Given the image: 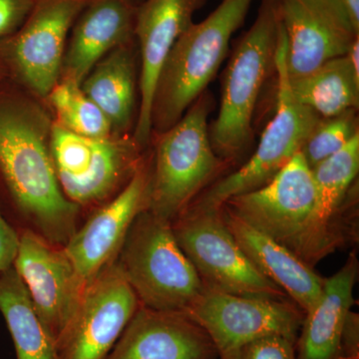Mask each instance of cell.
Masks as SVG:
<instances>
[{
  "instance_id": "30",
  "label": "cell",
  "mask_w": 359,
  "mask_h": 359,
  "mask_svg": "<svg viewBox=\"0 0 359 359\" xmlns=\"http://www.w3.org/2000/svg\"><path fill=\"white\" fill-rule=\"evenodd\" d=\"M342 359H358V316L351 311L341 337Z\"/></svg>"
},
{
  "instance_id": "9",
  "label": "cell",
  "mask_w": 359,
  "mask_h": 359,
  "mask_svg": "<svg viewBox=\"0 0 359 359\" xmlns=\"http://www.w3.org/2000/svg\"><path fill=\"white\" fill-rule=\"evenodd\" d=\"M89 0H36L27 20L0 43L7 78L44 101L61 76L72 26Z\"/></svg>"
},
{
  "instance_id": "21",
  "label": "cell",
  "mask_w": 359,
  "mask_h": 359,
  "mask_svg": "<svg viewBox=\"0 0 359 359\" xmlns=\"http://www.w3.org/2000/svg\"><path fill=\"white\" fill-rule=\"evenodd\" d=\"M358 262L353 254L334 276L325 278L316 304L304 313L297 359H342L341 337L354 302Z\"/></svg>"
},
{
  "instance_id": "12",
  "label": "cell",
  "mask_w": 359,
  "mask_h": 359,
  "mask_svg": "<svg viewBox=\"0 0 359 359\" xmlns=\"http://www.w3.org/2000/svg\"><path fill=\"white\" fill-rule=\"evenodd\" d=\"M18 231L20 248L13 268L56 344L77 313L87 285L65 247L52 244L29 229Z\"/></svg>"
},
{
  "instance_id": "6",
  "label": "cell",
  "mask_w": 359,
  "mask_h": 359,
  "mask_svg": "<svg viewBox=\"0 0 359 359\" xmlns=\"http://www.w3.org/2000/svg\"><path fill=\"white\" fill-rule=\"evenodd\" d=\"M285 32L280 22L275 57L278 79L276 113L262 134L257 150L244 166L211 184L188 208L221 209L231 198L266 185L301 152L304 142L320 121V116L292 95L285 68Z\"/></svg>"
},
{
  "instance_id": "18",
  "label": "cell",
  "mask_w": 359,
  "mask_h": 359,
  "mask_svg": "<svg viewBox=\"0 0 359 359\" xmlns=\"http://www.w3.org/2000/svg\"><path fill=\"white\" fill-rule=\"evenodd\" d=\"M276 6L287 41L285 68L290 80L346 55L351 42L359 36L347 23L301 0H276Z\"/></svg>"
},
{
  "instance_id": "1",
  "label": "cell",
  "mask_w": 359,
  "mask_h": 359,
  "mask_svg": "<svg viewBox=\"0 0 359 359\" xmlns=\"http://www.w3.org/2000/svg\"><path fill=\"white\" fill-rule=\"evenodd\" d=\"M53 118L42 100L6 80L0 84V204L18 229L67 244L81 209L65 197L50 155Z\"/></svg>"
},
{
  "instance_id": "15",
  "label": "cell",
  "mask_w": 359,
  "mask_h": 359,
  "mask_svg": "<svg viewBox=\"0 0 359 359\" xmlns=\"http://www.w3.org/2000/svg\"><path fill=\"white\" fill-rule=\"evenodd\" d=\"M205 0H143L135 14L134 39L141 56L140 104L133 137L145 149L152 138L151 107L160 71L177 40L193 25Z\"/></svg>"
},
{
  "instance_id": "25",
  "label": "cell",
  "mask_w": 359,
  "mask_h": 359,
  "mask_svg": "<svg viewBox=\"0 0 359 359\" xmlns=\"http://www.w3.org/2000/svg\"><path fill=\"white\" fill-rule=\"evenodd\" d=\"M44 102L53 122L67 131L86 137L114 134L109 120L74 80L60 78Z\"/></svg>"
},
{
  "instance_id": "10",
  "label": "cell",
  "mask_w": 359,
  "mask_h": 359,
  "mask_svg": "<svg viewBox=\"0 0 359 359\" xmlns=\"http://www.w3.org/2000/svg\"><path fill=\"white\" fill-rule=\"evenodd\" d=\"M184 313L207 332L219 358L273 335L295 341L304 318L290 299L242 297L208 289Z\"/></svg>"
},
{
  "instance_id": "24",
  "label": "cell",
  "mask_w": 359,
  "mask_h": 359,
  "mask_svg": "<svg viewBox=\"0 0 359 359\" xmlns=\"http://www.w3.org/2000/svg\"><path fill=\"white\" fill-rule=\"evenodd\" d=\"M294 98L321 118H332L358 110L359 79L346 55L327 61L313 72L290 80Z\"/></svg>"
},
{
  "instance_id": "23",
  "label": "cell",
  "mask_w": 359,
  "mask_h": 359,
  "mask_svg": "<svg viewBox=\"0 0 359 359\" xmlns=\"http://www.w3.org/2000/svg\"><path fill=\"white\" fill-rule=\"evenodd\" d=\"M0 313L13 337L16 359H57L55 341L13 266L0 273Z\"/></svg>"
},
{
  "instance_id": "33",
  "label": "cell",
  "mask_w": 359,
  "mask_h": 359,
  "mask_svg": "<svg viewBox=\"0 0 359 359\" xmlns=\"http://www.w3.org/2000/svg\"><path fill=\"white\" fill-rule=\"evenodd\" d=\"M7 79L8 78H7L6 67H4V62H2L1 58H0V84L4 83Z\"/></svg>"
},
{
  "instance_id": "19",
  "label": "cell",
  "mask_w": 359,
  "mask_h": 359,
  "mask_svg": "<svg viewBox=\"0 0 359 359\" xmlns=\"http://www.w3.org/2000/svg\"><path fill=\"white\" fill-rule=\"evenodd\" d=\"M136 8L128 0H89L71 29L60 78L81 84L101 59L134 42Z\"/></svg>"
},
{
  "instance_id": "22",
  "label": "cell",
  "mask_w": 359,
  "mask_h": 359,
  "mask_svg": "<svg viewBox=\"0 0 359 359\" xmlns=\"http://www.w3.org/2000/svg\"><path fill=\"white\" fill-rule=\"evenodd\" d=\"M137 65L134 42L101 59L81 83L82 90L109 120L113 133L127 135L136 108Z\"/></svg>"
},
{
  "instance_id": "31",
  "label": "cell",
  "mask_w": 359,
  "mask_h": 359,
  "mask_svg": "<svg viewBox=\"0 0 359 359\" xmlns=\"http://www.w3.org/2000/svg\"><path fill=\"white\" fill-rule=\"evenodd\" d=\"M301 1L309 7H313L314 9H318V11L339 18V20L347 23L351 27V23L347 20L346 15L344 14V11H342L341 7L337 4V0H301Z\"/></svg>"
},
{
  "instance_id": "16",
  "label": "cell",
  "mask_w": 359,
  "mask_h": 359,
  "mask_svg": "<svg viewBox=\"0 0 359 359\" xmlns=\"http://www.w3.org/2000/svg\"><path fill=\"white\" fill-rule=\"evenodd\" d=\"M207 332L184 311L141 306L105 359H218Z\"/></svg>"
},
{
  "instance_id": "11",
  "label": "cell",
  "mask_w": 359,
  "mask_h": 359,
  "mask_svg": "<svg viewBox=\"0 0 359 359\" xmlns=\"http://www.w3.org/2000/svg\"><path fill=\"white\" fill-rule=\"evenodd\" d=\"M316 197L313 171L299 152L268 184L231 198L222 207L294 254Z\"/></svg>"
},
{
  "instance_id": "28",
  "label": "cell",
  "mask_w": 359,
  "mask_h": 359,
  "mask_svg": "<svg viewBox=\"0 0 359 359\" xmlns=\"http://www.w3.org/2000/svg\"><path fill=\"white\" fill-rule=\"evenodd\" d=\"M36 0H0V43L22 26Z\"/></svg>"
},
{
  "instance_id": "17",
  "label": "cell",
  "mask_w": 359,
  "mask_h": 359,
  "mask_svg": "<svg viewBox=\"0 0 359 359\" xmlns=\"http://www.w3.org/2000/svg\"><path fill=\"white\" fill-rule=\"evenodd\" d=\"M316 197L313 215L294 255L313 268L341 243L340 210L359 171V133L311 169Z\"/></svg>"
},
{
  "instance_id": "13",
  "label": "cell",
  "mask_w": 359,
  "mask_h": 359,
  "mask_svg": "<svg viewBox=\"0 0 359 359\" xmlns=\"http://www.w3.org/2000/svg\"><path fill=\"white\" fill-rule=\"evenodd\" d=\"M139 306L115 259L87 285L72 323L56 342L57 359H105Z\"/></svg>"
},
{
  "instance_id": "14",
  "label": "cell",
  "mask_w": 359,
  "mask_h": 359,
  "mask_svg": "<svg viewBox=\"0 0 359 359\" xmlns=\"http://www.w3.org/2000/svg\"><path fill=\"white\" fill-rule=\"evenodd\" d=\"M151 162L145 161L121 192L95 208L65 245L85 285L117 259L132 224L148 210Z\"/></svg>"
},
{
  "instance_id": "27",
  "label": "cell",
  "mask_w": 359,
  "mask_h": 359,
  "mask_svg": "<svg viewBox=\"0 0 359 359\" xmlns=\"http://www.w3.org/2000/svg\"><path fill=\"white\" fill-rule=\"evenodd\" d=\"M295 341L280 335L255 340L221 359H297Z\"/></svg>"
},
{
  "instance_id": "5",
  "label": "cell",
  "mask_w": 359,
  "mask_h": 359,
  "mask_svg": "<svg viewBox=\"0 0 359 359\" xmlns=\"http://www.w3.org/2000/svg\"><path fill=\"white\" fill-rule=\"evenodd\" d=\"M116 263L146 308L186 311L205 290L177 242L172 223L148 210L132 224Z\"/></svg>"
},
{
  "instance_id": "8",
  "label": "cell",
  "mask_w": 359,
  "mask_h": 359,
  "mask_svg": "<svg viewBox=\"0 0 359 359\" xmlns=\"http://www.w3.org/2000/svg\"><path fill=\"white\" fill-rule=\"evenodd\" d=\"M172 228L205 289L242 297L290 299L245 256L226 228L221 209L187 208L172 222Z\"/></svg>"
},
{
  "instance_id": "32",
  "label": "cell",
  "mask_w": 359,
  "mask_h": 359,
  "mask_svg": "<svg viewBox=\"0 0 359 359\" xmlns=\"http://www.w3.org/2000/svg\"><path fill=\"white\" fill-rule=\"evenodd\" d=\"M354 32L359 34V0H337Z\"/></svg>"
},
{
  "instance_id": "29",
  "label": "cell",
  "mask_w": 359,
  "mask_h": 359,
  "mask_svg": "<svg viewBox=\"0 0 359 359\" xmlns=\"http://www.w3.org/2000/svg\"><path fill=\"white\" fill-rule=\"evenodd\" d=\"M20 248V231L9 222L0 204V273L13 268Z\"/></svg>"
},
{
  "instance_id": "3",
  "label": "cell",
  "mask_w": 359,
  "mask_h": 359,
  "mask_svg": "<svg viewBox=\"0 0 359 359\" xmlns=\"http://www.w3.org/2000/svg\"><path fill=\"white\" fill-rule=\"evenodd\" d=\"M212 107L205 91L173 127L157 135L148 211L158 218L174 222L226 166L210 141Z\"/></svg>"
},
{
  "instance_id": "34",
  "label": "cell",
  "mask_w": 359,
  "mask_h": 359,
  "mask_svg": "<svg viewBox=\"0 0 359 359\" xmlns=\"http://www.w3.org/2000/svg\"><path fill=\"white\" fill-rule=\"evenodd\" d=\"M128 1L130 4H133L134 6L137 7L139 6V4H141L142 1H143V0H128Z\"/></svg>"
},
{
  "instance_id": "26",
  "label": "cell",
  "mask_w": 359,
  "mask_h": 359,
  "mask_svg": "<svg viewBox=\"0 0 359 359\" xmlns=\"http://www.w3.org/2000/svg\"><path fill=\"white\" fill-rule=\"evenodd\" d=\"M358 110L332 118H321L302 145L301 153L311 169L341 150L358 133Z\"/></svg>"
},
{
  "instance_id": "7",
  "label": "cell",
  "mask_w": 359,
  "mask_h": 359,
  "mask_svg": "<svg viewBox=\"0 0 359 359\" xmlns=\"http://www.w3.org/2000/svg\"><path fill=\"white\" fill-rule=\"evenodd\" d=\"M133 135L86 137L53 122L50 155L61 190L80 209L114 198L146 159Z\"/></svg>"
},
{
  "instance_id": "4",
  "label": "cell",
  "mask_w": 359,
  "mask_h": 359,
  "mask_svg": "<svg viewBox=\"0 0 359 359\" xmlns=\"http://www.w3.org/2000/svg\"><path fill=\"white\" fill-rule=\"evenodd\" d=\"M278 29L276 0H264L226 67L218 117L209 127L212 150L226 164L242 157L252 141V116L264 81L275 68Z\"/></svg>"
},
{
  "instance_id": "2",
  "label": "cell",
  "mask_w": 359,
  "mask_h": 359,
  "mask_svg": "<svg viewBox=\"0 0 359 359\" xmlns=\"http://www.w3.org/2000/svg\"><path fill=\"white\" fill-rule=\"evenodd\" d=\"M254 0H223L177 40L160 71L151 107L152 135L173 127L207 89Z\"/></svg>"
},
{
  "instance_id": "20",
  "label": "cell",
  "mask_w": 359,
  "mask_h": 359,
  "mask_svg": "<svg viewBox=\"0 0 359 359\" xmlns=\"http://www.w3.org/2000/svg\"><path fill=\"white\" fill-rule=\"evenodd\" d=\"M222 216L236 242L259 271L275 283L304 313L323 292V280L292 250L241 221L221 207Z\"/></svg>"
}]
</instances>
